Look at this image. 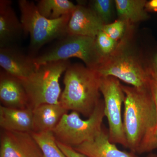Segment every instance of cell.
Listing matches in <instances>:
<instances>
[{
	"mask_svg": "<svg viewBox=\"0 0 157 157\" xmlns=\"http://www.w3.org/2000/svg\"><path fill=\"white\" fill-rule=\"evenodd\" d=\"M121 86L125 94L123 124L128 148L139 154L157 149V108L150 87Z\"/></svg>",
	"mask_w": 157,
	"mask_h": 157,
	"instance_id": "obj_1",
	"label": "cell"
},
{
	"mask_svg": "<svg viewBox=\"0 0 157 157\" xmlns=\"http://www.w3.org/2000/svg\"><path fill=\"white\" fill-rule=\"evenodd\" d=\"M100 79L95 70L80 64H70L65 72L60 103L67 110L89 117L102 99Z\"/></svg>",
	"mask_w": 157,
	"mask_h": 157,
	"instance_id": "obj_2",
	"label": "cell"
},
{
	"mask_svg": "<svg viewBox=\"0 0 157 157\" xmlns=\"http://www.w3.org/2000/svg\"><path fill=\"white\" fill-rule=\"evenodd\" d=\"M132 28H127L124 36L119 41L115 50L101 58L94 69L101 76H112L137 88L150 87L147 61L132 48Z\"/></svg>",
	"mask_w": 157,
	"mask_h": 157,
	"instance_id": "obj_3",
	"label": "cell"
},
{
	"mask_svg": "<svg viewBox=\"0 0 157 157\" xmlns=\"http://www.w3.org/2000/svg\"><path fill=\"white\" fill-rule=\"evenodd\" d=\"M18 4L24 34L30 37L29 55L32 57L36 56V54L46 43L68 35V24L72 14L57 19H48L39 13L33 2L19 0Z\"/></svg>",
	"mask_w": 157,
	"mask_h": 157,
	"instance_id": "obj_4",
	"label": "cell"
},
{
	"mask_svg": "<svg viewBox=\"0 0 157 157\" xmlns=\"http://www.w3.org/2000/svg\"><path fill=\"white\" fill-rule=\"evenodd\" d=\"M70 64L69 60L45 63L37 67L32 75L21 81L30 109L33 110L42 104H60L61 90L59 80Z\"/></svg>",
	"mask_w": 157,
	"mask_h": 157,
	"instance_id": "obj_5",
	"label": "cell"
},
{
	"mask_svg": "<svg viewBox=\"0 0 157 157\" xmlns=\"http://www.w3.org/2000/svg\"><path fill=\"white\" fill-rule=\"evenodd\" d=\"M105 117L104 101L101 99L88 119H82L76 111L66 113L52 132L57 141L73 147L94 140L102 130Z\"/></svg>",
	"mask_w": 157,
	"mask_h": 157,
	"instance_id": "obj_6",
	"label": "cell"
},
{
	"mask_svg": "<svg viewBox=\"0 0 157 157\" xmlns=\"http://www.w3.org/2000/svg\"><path fill=\"white\" fill-rule=\"evenodd\" d=\"M59 40L48 51L33 58L36 67L49 62L77 58L86 67L94 69L102 58L96 45V38L68 35Z\"/></svg>",
	"mask_w": 157,
	"mask_h": 157,
	"instance_id": "obj_7",
	"label": "cell"
},
{
	"mask_svg": "<svg viewBox=\"0 0 157 157\" xmlns=\"http://www.w3.org/2000/svg\"><path fill=\"white\" fill-rule=\"evenodd\" d=\"M121 86L115 77L101 76L100 91L104 97V112L109 124V141L128 148L121 115L122 105L125 99Z\"/></svg>",
	"mask_w": 157,
	"mask_h": 157,
	"instance_id": "obj_8",
	"label": "cell"
},
{
	"mask_svg": "<svg viewBox=\"0 0 157 157\" xmlns=\"http://www.w3.org/2000/svg\"><path fill=\"white\" fill-rule=\"evenodd\" d=\"M0 157H43L32 134L3 130L1 132Z\"/></svg>",
	"mask_w": 157,
	"mask_h": 157,
	"instance_id": "obj_9",
	"label": "cell"
},
{
	"mask_svg": "<svg viewBox=\"0 0 157 157\" xmlns=\"http://www.w3.org/2000/svg\"><path fill=\"white\" fill-rule=\"evenodd\" d=\"M0 66L6 73L21 81L28 78L36 69L33 58L14 45L0 48Z\"/></svg>",
	"mask_w": 157,
	"mask_h": 157,
	"instance_id": "obj_10",
	"label": "cell"
},
{
	"mask_svg": "<svg viewBox=\"0 0 157 157\" xmlns=\"http://www.w3.org/2000/svg\"><path fill=\"white\" fill-rule=\"evenodd\" d=\"M105 24L90 7L78 4L67 26L68 35L96 38Z\"/></svg>",
	"mask_w": 157,
	"mask_h": 157,
	"instance_id": "obj_11",
	"label": "cell"
},
{
	"mask_svg": "<svg viewBox=\"0 0 157 157\" xmlns=\"http://www.w3.org/2000/svg\"><path fill=\"white\" fill-rule=\"evenodd\" d=\"M11 5L9 0L0 1V48L13 46L25 35L22 23Z\"/></svg>",
	"mask_w": 157,
	"mask_h": 157,
	"instance_id": "obj_12",
	"label": "cell"
},
{
	"mask_svg": "<svg viewBox=\"0 0 157 157\" xmlns=\"http://www.w3.org/2000/svg\"><path fill=\"white\" fill-rule=\"evenodd\" d=\"M0 100L2 106L17 109L29 108L22 82L3 70L0 72Z\"/></svg>",
	"mask_w": 157,
	"mask_h": 157,
	"instance_id": "obj_13",
	"label": "cell"
},
{
	"mask_svg": "<svg viewBox=\"0 0 157 157\" xmlns=\"http://www.w3.org/2000/svg\"><path fill=\"white\" fill-rule=\"evenodd\" d=\"M88 157H138L134 153L122 151L109 140V132L103 126L101 132L92 141L72 147Z\"/></svg>",
	"mask_w": 157,
	"mask_h": 157,
	"instance_id": "obj_14",
	"label": "cell"
},
{
	"mask_svg": "<svg viewBox=\"0 0 157 157\" xmlns=\"http://www.w3.org/2000/svg\"><path fill=\"white\" fill-rule=\"evenodd\" d=\"M0 126L2 130L14 132H33V110L0 106Z\"/></svg>",
	"mask_w": 157,
	"mask_h": 157,
	"instance_id": "obj_15",
	"label": "cell"
},
{
	"mask_svg": "<svg viewBox=\"0 0 157 157\" xmlns=\"http://www.w3.org/2000/svg\"><path fill=\"white\" fill-rule=\"evenodd\" d=\"M68 110L59 104H44L33 109V128L32 132H53Z\"/></svg>",
	"mask_w": 157,
	"mask_h": 157,
	"instance_id": "obj_16",
	"label": "cell"
},
{
	"mask_svg": "<svg viewBox=\"0 0 157 157\" xmlns=\"http://www.w3.org/2000/svg\"><path fill=\"white\" fill-rule=\"evenodd\" d=\"M147 2L145 0H115L118 19L123 21L126 26L133 27L135 24L148 19L145 9Z\"/></svg>",
	"mask_w": 157,
	"mask_h": 157,
	"instance_id": "obj_17",
	"label": "cell"
},
{
	"mask_svg": "<svg viewBox=\"0 0 157 157\" xmlns=\"http://www.w3.org/2000/svg\"><path fill=\"white\" fill-rule=\"evenodd\" d=\"M36 6L41 15L51 20L72 14L76 6L69 0H40Z\"/></svg>",
	"mask_w": 157,
	"mask_h": 157,
	"instance_id": "obj_18",
	"label": "cell"
},
{
	"mask_svg": "<svg viewBox=\"0 0 157 157\" xmlns=\"http://www.w3.org/2000/svg\"><path fill=\"white\" fill-rule=\"evenodd\" d=\"M31 133L41 149L43 157H67L59 147L53 132Z\"/></svg>",
	"mask_w": 157,
	"mask_h": 157,
	"instance_id": "obj_19",
	"label": "cell"
},
{
	"mask_svg": "<svg viewBox=\"0 0 157 157\" xmlns=\"http://www.w3.org/2000/svg\"><path fill=\"white\" fill-rule=\"evenodd\" d=\"M111 0H95L90 2V7L105 25L109 23L112 17L113 3Z\"/></svg>",
	"mask_w": 157,
	"mask_h": 157,
	"instance_id": "obj_20",
	"label": "cell"
},
{
	"mask_svg": "<svg viewBox=\"0 0 157 157\" xmlns=\"http://www.w3.org/2000/svg\"><path fill=\"white\" fill-rule=\"evenodd\" d=\"M118 42L111 39L103 31L96 37V45L102 58L112 53L117 47Z\"/></svg>",
	"mask_w": 157,
	"mask_h": 157,
	"instance_id": "obj_21",
	"label": "cell"
},
{
	"mask_svg": "<svg viewBox=\"0 0 157 157\" xmlns=\"http://www.w3.org/2000/svg\"><path fill=\"white\" fill-rule=\"evenodd\" d=\"M126 28L125 23L118 19L114 22L105 25L102 31L111 39L119 42L124 36Z\"/></svg>",
	"mask_w": 157,
	"mask_h": 157,
	"instance_id": "obj_22",
	"label": "cell"
},
{
	"mask_svg": "<svg viewBox=\"0 0 157 157\" xmlns=\"http://www.w3.org/2000/svg\"><path fill=\"white\" fill-rule=\"evenodd\" d=\"M147 71L150 88L157 107V72L152 60L147 61Z\"/></svg>",
	"mask_w": 157,
	"mask_h": 157,
	"instance_id": "obj_23",
	"label": "cell"
},
{
	"mask_svg": "<svg viewBox=\"0 0 157 157\" xmlns=\"http://www.w3.org/2000/svg\"><path fill=\"white\" fill-rule=\"evenodd\" d=\"M57 143L61 150L67 157H88L76 151L72 147L66 145L57 140Z\"/></svg>",
	"mask_w": 157,
	"mask_h": 157,
	"instance_id": "obj_24",
	"label": "cell"
},
{
	"mask_svg": "<svg viewBox=\"0 0 157 157\" xmlns=\"http://www.w3.org/2000/svg\"><path fill=\"white\" fill-rule=\"evenodd\" d=\"M145 9L147 12H157V0H151L147 2Z\"/></svg>",
	"mask_w": 157,
	"mask_h": 157,
	"instance_id": "obj_25",
	"label": "cell"
},
{
	"mask_svg": "<svg viewBox=\"0 0 157 157\" xmlns=\"http://www.w3.org/2000/svg\"><path fill=\"white\" fill-rule=\"evenodd\" d=\"M152 61L154 65L155 68L157 72V52L155 54Z\"/></svg>",
	"mask_w": 157,
	"mask_h": 157,
	"instance_id": "obj_26",
	"label": "cell"
},
{
	"mask_svg": "<svg viewBox=\"0 0 157 157\" xmlns=\"http://www.w3.org/2000/svg\"><path fill=\"white\" fill-rule=\"evenodd\" d=\"M147 157H157V155L151 153Z\"/></svg>",
	"mask_w": 157,
	"mask_h": 157,
	"instance_id": "obj_27",
	"label": "cell"
},
{
	"mask_svg": "<svg viewBox=\"0 0 157 157\" xmlns=\"http://www.w3.org/2000/svg\"><path fill=\"white\" fill-rule=\"evenodd\" d=\"M157 108V107H156ZM155 133H156V135H157V125H156V130H155Z\"/></svg>",
	"mask_w": 157,
	"mask_h": 157,
	"instance_id": "obj_28",
	"label": "cell"
},
{
	"mask_svg": "<svg viewBox=\"0 0 157 157\" xmlns=\"http://www.w3.org/2000/svg\"><path fill=\"white\" fill-rule=\"evenodd\" d=\"M156 140H157V135L156 136Z\"/></svg>",
	"mask_w": 157,
	"mask_h": 157,
	"instance_id": "obj_29",
	"label": "cell"
}]
</instances>
